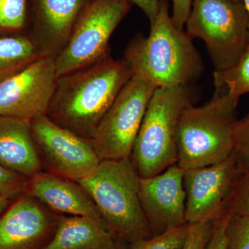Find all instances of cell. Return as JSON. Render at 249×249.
Segmentation results:
<instances>
[{"instance_id":"obj_15","label":"cell","mask_w":249,"mask_h":249,"mask_svg":"<svg viewBox=\"0 0 249 249\" xmlns=\"http://www.w3.org/2000/svg\"><path fill=\"white\" fill-rule=\"evenodd\" d=\"M24 193L57 213L103 220L97 206L80 183L56 174L42 170L28 178Z\"/></svg>"},{"instance_id":"obj_28","label":"cell","mask_w":249,"mask_h":249,"mask_svg":"<svg viewBox=\"0 0 249 249\" xmlns=\"http://www.w3.org/2000/svg\"><path fill=\"white\" fill-rule=\"evenodd\" d=\"M173 15L171 17L175 25L183 30L185 24L191 13L193 0H172Z\"/></svg>"},{"instance_id":"obj_18","label":"cell","mask_w":249,"mask_h":249,"mask_svg":"<svg viewBox=\"0 0 249 249\" xmlns=\"http://www.w3.org/2000/svg\"><path fill=\"white\" fill-rule=\"evenodd\" d=\"M41 58L27 34L0 36V83Z\"/></svg>"},{"instance_id":"obj_1","label":"cell","mask_w":249,"mask_h":249,"mask_svg":"<svg viewBox=\"0 0 249 249\" xmlns=\"http://www.w3.org/2000/svg\"><path fill=\"white\" fill-rule=\"evenodd\" d=\"M132 77L127 62L110 55L58 77L47 116L60 127L91 141L103 116Z\"/></svg>"},{"instance_id":"obj_32","label":"cell","mask_w":249,"mask_h":249,"mask_svg":"<svg viewBox=\"0 0 249 249\" xmlns=\"http://www.w3.org/2000/svg\"><path fill=\"white\" fill-rule=\"evenodd\" d=\"M233 1H238V2H242V0H233Z\"/></svg>"},{"instance_id":"obj_4","label":"cell","mask_w":249,"mask_h":249,"mask_svg":"<svg viewBox=\"0 0 249 249\" xmlns=\"http://www.w3.org/2000/svg\"><path fill=\"white\" fill-rule=\"evenodd\" d=\"M238 103L216 88L209 103L185 109L177 132L178 164L183 170L215 164L230 157Z\"/></svg>"},{"instance_id":"obj_8","label":"cell","mask_w":249,"mask_h":249,"mask_svg":"<svg viewBox=\"0 0 249 249\" xmlns=\"http://www.w3.org/2000/svg\"><path fill=\"white\" fill-rule=\"evenodd\" d=\"M156 89L154 85L132 76L103 116L91 140L100 160L130 157Z\"/></svg>"},{"instance_id":"obj_23","label":"cell","mask_w":249,"mask_h":249,"mask_svg":"<svg viewBox=\"0 0 249 249\" xmlns=\"http://www.w3.org/2000/svg\"><path fill=\"white\" fill-rule=\"evenodd\" d=\"M232 154L240 173L249 174V113L236 122Z\"/></svg>"},{"instance_id":"obj_27","label":"cell","mask_w":249,"mask_h":249,"mask_svg":"<svg viewBox=\"0 0 249 249\" xmlns=\"http://www.w3.org/2000/svg\"><path fill=\"white\" fill-rule=\"evenodd\" d=\"M232 214L221 211L213 220V229L206 249H225L227 244V227Z\"/></svg>"},{"instance_id":"obj_10","label":"cell","mask_w":249,"mask_h":249,"mask_svg":"<svg viewBox=\"0 0 249 249\" xmlns=\"http://www.w3.org/2000/svg\"><path fill=\"white\" fill-rule=\"evenodd\" d=\"M58 76L54 59L42 57L0 83V115L28 121L47 115Z\"/></svg>"},{"instance_id":"obj_22","label":"cell","mask_w":249,"mask_h":249,"mask_svg":"<svg viewBox=\"0 0 249 249\" xmlns=\"http://www.w3.org/2000/svg\"><path fill=\"white\" fill-rule=\"evenodd\" d=\"M221 211L249 217V174L237 176Z\"/></svg>"},{"instance_id":"obj_19","label":"cell","mask_w":249,"mask_h":249,"mask_svg":"<svg viewBox=\"0 0 249 249\" xmlns=\"http://www.w3.org/2000/svg\"><path fill=\"white\" fill-rule=\"evenodd\" d=\"M215 88H224L229 96L238 103L242 95L249 93V42L238 61L230 68L214 71Z\"/></svg>"},{"instance_id":"obj_17","label":"cell","mask_w":249,"mask_h":249,"mask_svg":"<svg viewBox=\"0 0 249 249\" xmlns=\"http://www.w3.org/2000/svg\"><path fill=\"white\" fill-rule=\"evenodd\" d=\"M102 219L60 214L53 238L44 249H127Z\"/></svg>"},{"instance_id":"obj_16","label":"cell","mask_w":249,"mask_h":249,"mask_svg":"<svg viewBox=\"0 0 249 249\" xmlns=\"http://www.w3.org/2000/svg\"><path fill=\"white\" fill-rule=\"evenodd\" d=\"M0 163L27 178L43 170L31 121L0 115Z\"/></svg>"},{"instance_id":"obj_11","label":"cell","mask_w":249,"mask_h":249,"mask_svg":"<svg viewBox=\"0 0 249 249\" xmlns=\"http://www.w3.org/2000/svg\"><path fill=\"white\" fill-rule=\"evenodd\" d=\"M240 174L232 154L215 164L183 170L186 222L195 224L217 217Z\"/></svg>"},{"instance_id":"obj_21","label":"cell","mask_w":249,"mask_h":249,"mask_svg":"<svg viewBox=\"0 0 249 249\" xmlns=\"http://www.w3.org/2000/svg\"><path fill=\"white\" fill-rule=\"evenodd\" d=\"M190 224L180 226L159 235L129 244L127 249H181L184 245Z\"/></svg>"},{"instance_id":"obj_25","label":"cell","mask_w":249,"mask_h":249,"mask_svg":"<svg viewBox=\"0 0 249 249\" xmlns=\"http://www.w3.org/2000/svg\"><path fill=\"white\" fill-rule=\"evenodd\" d=\"M28 178L0 163V195L16 199L25 191Z\"/></svg>"},{"instance_id":"obj_13","label":"cell","mask_w":249,"mask_h":249,"mask_svg":"<svg viewBox=\"0 0 249 249\" xmlns=\"http://www.w3.org/2000/svg\"><path fill=\"white\" fill-rule=\"evenodd\" d=\"M183 169L172 165L151 178H140L139 196L153 235L187 224Z\"/></svg>"},{"instance_id":"obj_5","label":"cell","mask_w":249,"mask_h":249,"mask_svg":"<svg viewBox=\"0 0 249 249\" xmlns=\"http://www.w3.org/2000/svg\"><path fill=\"white\" fill-rule=\"evenodd\" d=\"M196 99L191 85L155 90L129 157L139 178H151L178 163V121Z\"/></svg>"},{"instance_id":"obj_24","label":"cell","mask_w":249,"mask_h":249,"mask_svg":"<svg viewBox=\"0 0 249 249\" xmlns=\"http://www.w3.org/2000/svg\"><path fill=\"white\" fill-rule=\"evenodd\" d=\"M225 249H249V217L232 214L227 227Z\"/></svg>"},{"instance_id":"obj_20","label":"cell","mask_w":249,"mask_h":249,"mask_svg":"<svg viewBox=\"0 0 249 249\" xmlns=\"http://www.w3.org/2000/svg\"><path fill=\"white\" fill-rule=\"evenodd\" d=\"M28 0H0V36L27 34Z\"/></svg>"},{"instance_id":"obj_31","label":"cell","mask_w":249,"mask_h":249,"mask_svg":"<svg viewBox=\"0 0 249 249\" xmlns=\"http://www.w3.org/2000/svg\"><path fill=\"white\" fill-rule=\"evenodd\" d=\"M244 6H245L246 10H247V14H248L249 18V0H242Z\"/></svg>"},{"instance_id":"obj_14","label":"cell","mask_w":249,"mask_h":249,"mask_svg":"<svg viewBox=\"0 0 249 249\" xmlns=\"http://www.w3.org/2000/svg\"><path fill=\"white\" fill-rule=\"evenodd\" d=\"M89 0H31L27 35L42 57L55 59L65 48Z\"/></svg>"},{"instance_id":"obj_12","label":"cell","mask_w":249,"mask_h":249,"mask_svg":"<svg viewBox=\"0 0 249 249\" xmlns=\"http://www.w3.org/2000/svg\"><path fill=\"white\" fill-rule=\"evenodd\" d=\"M60 214L24 193L0 217V249H44L53 238Z\"/></svg>"},{"instance_id":"obj_2","label":"cell","mask_w":249,"mask_h":249,"mask_svg":"<svg viewBox=\"0 0 249 249\" xmlns=\"http://www.w3.org/2000/svg\"><path fill=\"white\" fill-rule=\"evenodd\" d=\"M160 7L148 36H138L127 45L124 60L132 76L156 88L191 85L201 76L203 63L192 39L174 24L168 0Z\"/></svg>"},{"instance_id":"obj_30","label":"cell","mask_w":249,"mask_h":249,"mask_svg":"<svg viewBox=\"0 0 249 249\" xmlns=\"http://www.w3.org/2000/svg\"><path fill=\"white\" fill-rule=\"evenodd\" d=\"M10 204H11V200L0 195V215L9 207Z\"/></svg>"},{"instance_id":"obj_3","label":"cell","mask_w":249,"mask_h":249,"mask_svg":"<svg viewBox=\"0 0 249 249\" xmlns=\"http://www.w3.org/2000/svg\"><path fill=\"white\" fill-rule=\"evenodd\" d=\"M139 178L130 158L101 160L80 185L109 231L127 245L153 236L139 196Z\"/></svg>"},{"instance_id":"obj_6","label":"cell","mask_w":249,"mask_h":249,"mask_svg":"<svg viewBox=\"0 0 249 249\" xmlns=\"http://www.w3.org/2000/svg\"><path fill=\"white\" fill-rule=\"evenodd\" d=\"M186 34L207 47L215 71L238 61L249 42V18L243 3L233 0H193Z\"/></svg>"},{"instance_id":"obj_9","label":"cell","mask_w":249,"mask_h":249,"mask_svg":"<svg viewBox=\"0 0 249 249\" xmlns=\"http://www.w3.org/2000/svg\"><path fill=\"white\" fill-rule=\"evenodd\" d=\"M31 127L42 166L48 172L79 182L101 162L91 141L60 127L47 115L31 121Z\"/></svg>"},{"instance_id":"obj_7","label":"cell","mask_w":249,"mask_h":249,"mask_svg":"<svg viewBox=\"0 0 249 249\" xmlns=\"http://www.w3.org/2000/svg\"><path fill=\"white\" fill-rule=\"evenodd\" d=\"M131 5L128 0H89L66 47L54 59L58 78L108 56L111 36Z\"/></svg>"},{"instance_id":"obj_26","label":"cell","mask_w":249,"mask_h":249,"mask_svg":"<svg viewBox=\"0 0 249 249\" xmlns=\"http://www.w3.org/2000/svg\"><path fill=\"white\" fill-rule=\"evenodd\" d=\"M212 229L213 221L190 224L186 242L181 249H206Z\"/></svg>"},{"instance_id":"obj_29","label":"cell","mask_w":249,"mask_h":249,"mask_svg":"<svg viewBox=\"0 0 249 249\" xmlns=\"http://www.w3.org/2000/svg\"><path fill=\"white\" fill-rule=\"evenodd\" d=\"M131 4L137 5L150 21V25L155 22L160 11V0H128Z\"/></svg>"}]
</instances>
